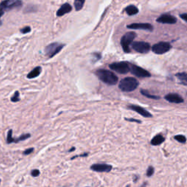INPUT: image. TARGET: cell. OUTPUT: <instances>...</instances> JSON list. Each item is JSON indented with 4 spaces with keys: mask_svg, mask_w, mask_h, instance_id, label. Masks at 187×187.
<instances>
[{
    "mask_svg": "<svg viewBox=\"0 0 187 187\" xmlns=\"http://www.w3.org/2000/svg\"><path fill=\"white\" fill-rule=\"evenodd\" d=\"M95 75L98 77V78L103 83L110 86L116 85L118 82V77L113 73L107 69H98L95 72Z\"/></svg>",
    "mask_w": 187,
    "mask_h": 187,
    "instance_id": "cell-1",
    "label": "cell"
},
{
    "mask_svg": "<svg viewBox=\"0 0 187 187\" xmlns=\"http://www.w3.org/2000/svg\"><path fill=\"white\" fill-rule=\"evenodd\" d=\"M139 85V82L135 78L127 77L120 81L118 88L124 92H131L136 89Z\"/></svg>",
    "mask_w": 187,
    "mask_h": 187,
    "instance_id": "cell-2",
    "label": "cell"
},
{
    "mask_svg": "<svg viewBox=\"0 0 187 187\" xmlns=\"http://www.w3.org/2000/svg\"><path fill=\"white\" fill-rule=\"evenodd\" d=\"M136 36H137L136 33H135V32H130L126 33V34L122 37V40H121V45H122V48H123L124 51L125 53L130 52V45L132 44L133 40H135Z\"/></svg>",
    "mask_w": 187,
    "mask_h": 187,
    "instance_id": "cell-3",
    "label": "cell"
},
{
    "mask_svg": "<svg viewBox=\"0 0 187 187\" xmlns=\"http://www.w3.org/2000/svg\"><path fill=\"white\" fill-rule=\"evenodd\" d=\"M65 46L64 44H60L58 42H53L49 44L45 49V53L49 58H52L56 54H59Z\"/></svg>",
    "mask_w": 187,
    "mask_h": 187,
    "instance_id": "cell-4",
    "label": "cell"
},
{
    "mask_svg": "<svg viewBox=\"0 0 187 187\" xmlns=\"http://www.w3.org/2000/svg\"><path fill=\"white\" fill-rule=\"evenodd\" d=\"M23 5L21 0H4L0 3V10L3 11L19 8Z\"/></svg>",
    "mask_w": 187,
    "mask_h": 187,
    "instance_id": "cell-5",
    "label": "cell"
},
{
    "mask_svg": "<svg viewBox=\"0 0 187 187\" xmlns=\"http://www.w3.org/2000/svg\"><path fill=\"white\" fill-rule=\"evenodd\" d=\"M109 67L112 70L120 74H126L128 72H130V63L126 61L113 63L110 64Z\"/></svg>",
    "mask_w": 187,
    "mask_h": 187,
    "instance_id": "cell-6",
    "label": "cell"
},
{
    "mask_svg": "<svg viewBox=\"0 0 187 187\" xmlns=\"http://www.w3.org/2000/svg\"><path fill=\"white\" fill-rule=\"evenodd\" d=\"M171 48H172V46L169 42H160L153 45L151 48V50L154 54L161 55V54H164L168 52L171 49Z\"/></svg>",
    "mask_w": 187,
    "mask_h": 187,
    "instance_id": "cell-7",
    "label": "cell"
},
{
    "mask_svg": "<svg viewBox=\"0 0 187 187\" xmlns=\"http://www.w3.org/2000/svg\"><path fill=\"white\" fill-rule=\"evenodd\" d=\"M130 72H131V74H133L134 75L137 76L138 78H149V77H151V74L149 72L144 69L143 68L131 64H130Z\"/></svg>",
    "mask_w": 187,
    "mask_h": 187,
    "instance_id": "cell-8",
    "label": "cell"
},
{
    "mask_svg": "<svg viewBox=\"0 0 187 187\" xmlns=\"http://www.w3.org/2000/svg\"><path fill=\"white\" fill-rule=\"evenodd\" d=\"M131 48L137 52L140 53V54H146L150 51L151 46L149 43L146 42H134L131 44Z\"/></svg>",
    "mask_w": 187,
    "mask_h": 187,
    "instance_id": "cell-9",
    "label": "cell"
},
{
    "mask_svg": "<svg viewBox=\"0 0 187 187\" xmlns=\"http://www.w3.org/2000/svg\"><path fill=\"white\" fill-rule=\"evenodd\" d=\"M91 170L94 171V172H109L111 171L112 167L111 165L104 163H97L94 164L91 166Z\"/></svg>",
    "mask_w": 187,
    "mask_h": 187,
    "instance_id": "cell-10",
    "label": "cell"
},
{
    "mask_svg": "<svg viewBox=\"0 0 187 187\" xmlns=\"http://www.w3.org/2000/svg\"><path fill=\"white\" fill-rule=\"evenodd\" d=\"M13 130H10L7 132V143L10 144L13 143H19L20 141H23V140H26V139L30 138L31 135L29 133L27 134H23V135H20L19 137L18 138H13Z\"/></svg>",
    "mask_w": 187,
    "mask_h": 187,
    "instance_id": "cell-11",
    "label": "cell"
},
{
    "mask_svg": "<svg viewBox=\"0 0 187 187\" xmlns=\"http://www.w3.org/2000/svg\"><path fill=\"white\" fill-rule=\"evenodd\" d=\"M157 21L161 24H174L177 22L176 18L172 16V15L169 14H162L158 19H157Z\"/></svg>",
    "mask_w": 187,
    "mask_h": 187,
    "instance_id": "cell-12",
    "label": "cell"
},
{
    "mask_svg": "<svg viewBox=\"0 0 187 187\" xmlns=\"http://www.w3.org/2000/svg\"><path fill=\"white\" fill-rule=\"evenodd\" d=\"M128 108H130V110H132L134 111H135L136 113H137L138 114L141 115L142 116L145 117V118H151L153 116L152 114H151L148 110H146L145 109H144L142 107L138 106V105H135V104H130L129 105Z\"/></svg>",
    "mask_w": 187,
    "mask_h": 187,
    "instance_id": "cell-13",
    "label": "cell"
},
{
    "mask_svg": "<svg viewBox=\"0 0 187 187\" xmlns=\"http://www.w3.org/2000/svg\"><path fill=\"white\" fill-rule=\"evenodd\" d=\"M128 29H143V30H153V26L148 23H136L127 26Z\"/></svg>",
    "mask_w": 187,
    "mask_h": 187,
    "instance_id": "cell-14",
    "label": "cell"
},
{
    "mask_svg": "<svg viewBox=\"0 0 187 187\" xmlns=\"http://www.w3.org/2000/svg\"><path fill=\"white\" fill-rule=\"evenodd\" d=\"M165 99L167 101L170 102L171 103L179 104V103L184 102V99H183L180 95L178 94H175V93H170V94H167L165 96Z\"/></svg>",
    "mask_w": 187,
    "mask_h": 187,
    "instance_id": "cell-15",
    "label": "cell"
},
{
    "mask_svg": "<svg viewBox=\"0 0 187 187\" xmlns=\"http://www.w3.org/2000/svg\"><path fill=\"white\" fill-rule=\"evenodd\" d=\"M72 10H73V7H72V6L69 3H64L57 10L56 15H57L58 17H61V16H63L65 14L70 13Z\"/></svg>",
    "mask_w": 187,
    "mask_h": 187,
    "instance_id": "cell-16",
    "label": "cell"
},
{
    "mask_svg": "<svg viewBox=\"0 0 187 187\" xmlns=\"http://www.w3.org/2000/svg\"><path fill=\"white\" fill-rule=\"evenodd\" d=\"M165 140V138L162 136L161 134H158V135H155L153 138L151 140V144L152 145H159L162 143H163Z\"/></svg>",
    "mask_w": 187,
    "mask_h": 187,
    "instance_id": "cell-17",
    "label": "cell"
},
{
    "mask_svg": "<svg viewBox=\"0 0 187 187\" xmlns=\"http://www.w3.org/2000/svg\"><path fill=\"white\" fill-rule=\"evenodd\" d=\"M42 72V68L40 67H36L34 69H32L29 74L27 75V78L29 79H32V78H37V76H39Z\"/></svg>",
    "mask_w": 187,
    "mask_h": 187,
    "instance_id": "cell-18",
    "label": "cell"
},
{
    "mask_svg": "<svg viewBox=\"0 0 187 187\" xmlns=\"http://www.w3.org/2000/svg\"><path fill=\"white\" fill-rule=\"evenodd\" d=\"M125 12L129 15H134L138 13L139 10L135 5H130L125 8Z\"/></svg>",
    "mask_w": 187,
    "mask_h": 187,
    "instance_id": "cell-19",
    "label": "cell"
},
{
    "mask_svg": "<svg viewBox=\"0 0 187 187\" xmlns=\"http://www.w3.org/2000/svg\"><path fill=\"white\" fill-rule=\"evenodd\" d=\"M175 76L181 84L187 86V73H178Z\"/></svg>",
    "mask_w": 187,
    "mask_h": 187,
    "instance_id": "cell-20",
    "label": "cell"
},
{
    "mask_svg": "<svg viewBox=\"0 0 187 187\" xmlns=\"http://www.w3.org/2000/svg\"><path fill=\"white\" fill-rule=\"evenodd\" d=\"M85 1L86 0H75L74 1V6L75 8L77 11H79L81 9L83 8V5H84Z\"/></svg>",
    "mask_w": 187,
    "mask_h": 187,
    "instance_id": "cell-21",
    "label": "cell"
},
{
    "mask_svg": "<svg viewBox=\"0 0 187 187\" xmlns=\"http://www.w3.org/2000/svg\"><path fill=\"white\" fill-rule=\"evenodd\" d=\"M141 94L143 96H146V97L149 98V99H152V100H159V99H160V97L159 96H156V95H153V94H150L148 92L145 90H141Z\"/></svg>",
    "mask_w": 187,
    "mask_h": 187,
    "instance_id": "cell-22",
    "label": "cell"
},
{
    "mask_svg": "<svg viewBox=\"0 0 187 187\" xmlns=\"http://www.w3.org/2000/svg\"><path fill=\"white\" fill-rule=\"evenodd\" d=\"M174 138L177 140L178 142L180 143H186V137L184 135H178L174 137Z\"/></svg>",
    "mask_w": 187,
    "mask_h": 187,
    "instance_id": "cell-23",
    "label": "cell"
},
{
    "mask_svg": "<svg viewBox=\"0 0 187 187\" xmlns=\"http://www.w3.org/2000/svg\"><path fill=\"white\" fill-rule=\"evenodd\" d=\"M20 95H19V91H15L14 93V94L13 95V96L11 97V101L13 102H16L20 101Z\"/></svg>",
    "mask_w": 187,
    "mask_h": 187,
    "instance_id": "cell-24",
    "label": "cell"
},
{
    "mask_svg": "<svg viewBox=\"0 0 187 187\" xmlns=\"http://www.w3.org/2000/svg\"><path fill=\"white\" fill-rule=\"evenodd\" d=\"M154 174V168L152 166H149L147 169V172H146V175L148 177H151L152 175Z\"/></svg>",
    "mask_w": 187,
    "mask_h": 187,
    "instance_id": "cell-25",
    "label": "cell"
},
{
    "mask_svg": "<svg viewBox=\"0 0 187 187\" xmlns=\"http://www.w3.org/2000/svg\"><path fill=\"white\" fill-rule=\"evenodd\" d=\"M31 28L30 26H25L24 28H22V29H20V32H21L22 34H26V33H29V32H31Z\"/></svg>",
    "mask_w": 187,
    "mask_h": 187,
    "instance_id": "cell-26",
    "label": "cell"
},
{
    "mask_svg": "<svg viewBox=\"0 0 187 187\" xmlns=\"http://www.w3.org/2000/svg\"><path fill=\"white\" fill-rule=\"evenodd\" d=\"M40 174V170H37V169H35V170H33L32 172H31V175H32V176H33V177H37V176H39Z\"/></svg>",
    "mask_w": 187,
    "mask_h": 187,
    "instance_id": "cell-27",
    "label": "cell"
},
{
    "mask_svg": "<svg viewBox=\"0 0 187 187\" xmlns=\"http://www.w3.org/2000/svg\"><path fill=\"white\" fill-rule=\"evenodd\" d=\"M34 149L33 148H28V149H26V150L24 151L23 152V154H24V155H29V154H31L32 152L34 151Z\"/></svg>",
    "mask_w": 187,
    "mask_h": 187,
    "instance_id": "cell-28",
    "label": "cell"
},
{
    "mask_svg": "<svg viewBox=\"0 0 187 187\" xmlns=\"http://www.w3.org/2000/svg\"><path fill=\"white\" fill-rule=\"evenodd\" d=\"M126 121H128V122H137V123L140 124L141 123V121L140 120H137V119H134V118H126Z\"/></svg>",
    "mask_w": 187,
    "mask_h": 187,
    "instance_id": "cell-29",
    "label": "cell"
},
{
    "mask_svg": "<svg viewBox=\"0 0 187 187\" xmlns=\"http://www.w3.org/2000/svg\"><path fill=\"white\" fill-rule=\"evenodd\" d=\"M180 17L182 19H184L186 22H187V13H184L180 15Z\"/></svg>",
    "mask_w": 187,
    "mask_h": 187,
    "instance_id": "cell-30",
    "label": "cell"
},
{
    "mask_svg": "<svg viewBox=\"0 0 187 187\" xmlns=\"http://www.w3.org/2000/svg\"><path fill=\"white\" fill-rule=\"evenodd\" d=\"M4 12H5V11H3V10H0V18L2 17V15H4Z\"/></svg>",
    "mask_w": 187,
    "mask_h": 187,
    "instance_id": "cell-31",
    "label": "cell"
},
{
    "mask_svg": "<svg viewBox=\"0 0 187 187\" xmlns=\"http://www.w3.org/2000/svg\"><path fill=\"white\" fill-rule=\"evenodd\" d=\"M137 179H138V176H135V178H134V182H137Z\"/></svg>",
    "mask_w": 187,
    "mask_h": 187,
    "instance_id": "cell-32",
    "label": "cell"
},
{
    "mask_svg": "<svg viewBox=\"0 0 187 187\" xmlns=\"http://www.w3.org/2000/svg\"><path fill=\"white\" fill-rule=\"evenodd\" d=\"M75 148H71V149H70V150L69 151V152L73 151H75Z\"/></svg>",
    "mask_w": 187,
    "mask_h": 187,
    "instance_id": "cell-33",
    "label": "cell"
},
{
    "mask_svg": "<svg viewBox=\"0 0 187 187\" xmlns=\"http://www.w3.org/2000/svg\"><path fill=\"white\" fill-rule=\"evenodd\" d=\"M126 187H130V185H127Z\"/></svg>",
    "mask_w": 187,
    "mask_h": 187,
    "instance_id": "cell-34",
    "label": "cell"
},
{
    "mask_svg": "<svg viewBox=\"0 0 187 187\" xmlns=\"http://www.w3.org/2000/svg\"><path fill=\"white\" fill-rule=\"evenodd\" d=\"M2 22H1V21H0V26H1V25H2Z\"/></svg>",
    "mask_w": 187,
    "mask_h": 187,
    "instance_id": "cell-35",
    "label": "cell"
},
{
    "mask_svg": "<svg viewBox=\"0 0 187 187\" xmlns=\"http://www.w3.org/2000/svg\"><path fill=\"white\" fill-rule=\"evenodd\" d=\"M0 183H1V179H0Z\"/></svg>",
    "mask_w": 187,
    "mask_h": 187,
    "instance_id": "cell-36",
    "label": "cell"
},
{
    "mask_svg": "<svg viewBox=\"0 0 187 187\" xmlns=\"http://www.w3.org/2000/svg\"><path fill=\"white\" fill-rule=\"evenodd\" d=\"M86 187H89V186H86Z\"/></svg>",
    "mask_w": 187,
    "mask_h": 187,
    "instance_id": "cell-37",
    "label": "cell"
}]
</instances>
